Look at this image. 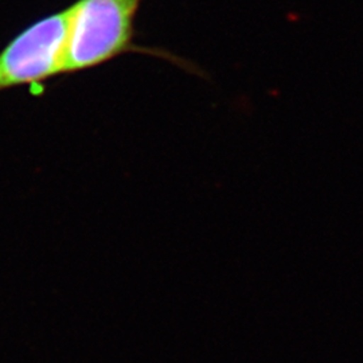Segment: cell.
<instances>
[{"mask_svg": "<svg viewBox=\"0 0 363 363\" xmlns=\"http://www.w3.org/2000/svg\"><path fill=\"white\" fill-rule=\"evenodd\" d=\"M144 0H78L70 9L66 40L65 73L104 65L127 52L167 60L186 70L195 67L163 49L135 43V19Z\"/></svg>", "mask_w": 363, "mask_h": 363, "instance_id": "obj_1", "label": "cell"}, {"mask_svg": "<svg viewBox=\"0 0 363 363\" xmlns=\"http://www.w3.org/2000/svg\"><path fill=\"white\" fill-rule=\"evenodd\" d=\"M70 9L27 27L0 52V91L65 73Z\"/></svg>", "mask_w": 363, "mask_h": 363, "instance_id": "obj_2", "label": "cell"}]
</instances>
